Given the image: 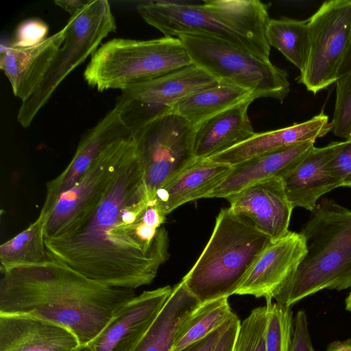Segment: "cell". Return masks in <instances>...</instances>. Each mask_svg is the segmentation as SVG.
Returning a JSON list of instances; mask_svg holds the SVG:
<instances>
[{"mask_svg":"<svg viewBox=\"0 0 351 351\" xmlns=\"http://www.w3.org/2000/svg\"><path fill=\"white\" fill-rule=\"evenodd\" d=\"M152 201L134 136L109 145L49 213V260L110 287L149 285L169 256L166 229L143 219Z\"/></svg>","mask_w":351,"mask_h":351,"instance_id":"6da1fadb","label":"cell"},{"mask_svg":"<svg viewBox=\"0 0 351 351\" xmlns=\"http://www.w3.org/2000/svg\"><path fill=\"white\" fill-rule=\"evenodd\" d=\"M0 314L27 315L70 330L80 345L94 339L136 295L47 260L1 272Z\"/></svg>","mask_w":351,"mask_h":351,"instance_id":"7a4b0ae2","label":"cell"},{"mask_svg":"<svg viewBox=\"0 0 351 351\" xmlns=\"http://www.w3.org/2000/svg\"><path fill=\"white\" fill-rule=\"evenodd\" d=\"M136 10L166 37L195 34L230 43L261 59L269 60L266 37L268 5L258 0H208L199 4L152 1Z\"/></svg>","mask_w":351,"mask_h":351,"instance_id":"3957f363","label":"cell"},{"mask_svg":"<svg viewBox=\"0 0 351 351\" xmlns=\"http://www.w3.org/2000/svg\"><path fill=\"white\" fill-rule=\"evenodd\" d=\"M300 233L306 253L276 302L291 307L323 289L351 288V210L322 198Z\"/></svg>","mask_w":351,"mask_h":351,"instance_id":"277c9868","label":"cell"},{"mask_svg":"<svg viewBox=\"0 0 351 351\" xmlns=\"http://www.w3.org/2000/svg\"><path fill=\"white\" fill-rule=\"evenodd\" d=\"M271 241L229 208H223L202 252L182 280L201 304L229 298Z\"/></svg>","mask_w":351,"mask_h":351,"instance_id":"5b68a950","label":"cell"},{"mask_svg":"<svg viewBox=\"0 0 351 351\" xmlns=\"http://www.w3.org/2000/svg\"><path fill=\"white\" fill-rule=\"evenodd\" d=\"M191 64L178 38H114L101 45L91 56L84 77L98 91L123 90Z\"/></svg>","mask_w":351,"mask_h":351,"instance_id":"8992f818","label":"cell"},{"mask_svg":"<svg viewBox=\"0 0 351 351\" xmlns=\"http://www.w3.org/2000/svg\"><path fill=\"white\" fill-rule=\"evenodd\" d=\"M193 64L221 82L249 90L256 99L282 102L290 92L286 71L230 43L204 36H178Z\"/></svg>","mask_w":351,"mask_h":351,"instance_id":"52a82bcc","label":"cell"},{"mask_svg":"<svg viewBox=\"0 0 351 351\" xmlns=\"http://www.w3.org/2000/svg\"><path fill=\"white\" fill-rule=\"evenodd\" d=\"M117 25L107 0H91L63 27L65 38L33 95L22 101L17 121L28 128L64 78L89 56Z\"/></svg>","mask_w":351,"mask_h":351,"instance_id":"ba28073f","label":"cell"},{"mask_svg":"<svg viewBox=\"0 0 351 351\" xmlns=\"http://www.w3.org/2000/svg\"><path fill=\"white\" fill-rule=\"evenodd\" d=\"M194 132L193 125L172 112L134 132L151 200L160 187L196 160Z\"/></svg>","mask_w":351,"mask_h":351,"instance_id":"9c48e42d","label":"cell"},{"mask_svg":"<svg viewBox=\"0 0 351 351\" xmlns=\"http://www.w3.org/2000/svg\"><path fill=\"white\" fill-rule=\"evenodd\" d=\"M310 43L298 82L314 94L337 82L351 30V0L324 2L308 20Z\"/></svg>","mask_w":351,"mask_h":351,"instance_id":"30bf717a","label":"cell"},{"mask_svg":"<svg viewBox=\"0 0 351 351\" xmlns=\"http://www.w3.org/2000/svg\"><path fill=\"white\" fill-rule=\"evenodd\" d=\"M221 81L195 64L121 90L117 104L134 132L152 121L172 112L185 97L214 86Z\"/></svg>","mask_w":351,"mask_h":351,"instance_id":"8fae6325","label":"cell"},{"mask_svg":"<svg viewBox=\"0 0 351 351\" xmlns=\"http://www.w3.org/2000/svg\"><path fill=\"white\" fill-rule=\"evenodd\" d=\"M226 199L237 217L271 241L289 232L293 208L280 178L256 182Z\"/></svg>","mask_w":351,"mask_h":351,"instance_id":"7c38bea8","label":"cell"},{"mask_svg":"<svg viewBox=\"0 0 351 351\" xmlns=\"http://www.w3.org/2000/svg\"><path fill=\"white\" fill-rule=\"evenodd\" d=\"M306 253L300 232L289 231L265 247L237 289V295L274 299L297 269Z\"/></svg>","mask_w":351,"mask_h":351,"instance_id":"4fadbf2b","label":"cell"},{"mask_svg":"<svg viewBox=\"0 0 351 351\" xmlns=\"http://www.w3.org/2000/svg\"><path fill=\"white\" fill-rule=\"evenodd\" d=\"M172 291H145L125 304L88 345L93 351H134Z\"/></svg>","mask_w":351,"mask_h":351,"instance_id":"5bb4252c","label":"cell"},{"mask_svg":"<svg viewBox=\"0 0 351 351\" xmlns=\"http://www.w3.org/2000/svg\"><path fill=\"white\" fill-rule=\"evenodd\" d=\"M133 136V130L116 104L83 136L73 158L64 171L47 184L46 197L40 212L47 213L59 195L69 190L81 178L91 162L104 149L114 143Z\"/></svg>","mask_w":351,"mask_h":351,"instance_id":"9a60e30c","label":"cell"},{"mask_svg":"<svg viewBox=\"0 0 351 351\" xmlns=\"http://www.w3.org/2000/svg\"><path fill=\"white\" fill-rule=\"evenodd\" d=\"M79 345L73 332L52 322L0 314V351H71Z\"/></svg>","mask_w":351,"mask_h":351,"instance_id":"2e32d148","label":"cell"},{"mask_svg":"<svg viewBox=\"0 0 351 351\" xmlns=\"http://www.w3.org/2000/svg\"><path fill=\"white\" fill-rule=\"evenodd\" d=\"M315 141L284 147L232 166L230 171L207 198H226L269 178H282L293 169L314 147Z\"/></svg>","mask_w":351,"mask_h":351,"instance_id":"e0dca14e","label":"cell"},{"mask_svg":"<svg viewBox=\"0 0 351 351\" xmlns=\"http://www.w3.org/2000/svg\"><path fill=\"white\" fill-rule=\"evenodd\" d=\"M339 143L314 147L293 169L281 178L293 208L300 207L311 212L324 195L341 187L329 168Z\"/></svg>","mask_w":351,"mask_h":351,"instance_id":"ac0fdd59","label":"cell"},{"mask_svg":"<svg viewBox=\"0 0 351 351\" xmlns=\"http://www.w3.org/2000/svg\"><path fill=\"white\" fill-rule=\"evenodd\" d=\"M65 38L60 31L41 43L26 48H1L0 68L8 77L14 95L22 101L36 91Z\"/></svg>","mask_w":351,"mask_h":351,"instance_id":"d6986e66","label":"cell"},{"mask_svg":"<svg viewBox=\"0 0 351 351\" xmlns=\"http://www.w3.org/2000/svg\"><path fill=\"white\" fill-rule=\"evenodd\" d=\"M255 99L252 96L195 127L193 149L196 160L208 159L228 150L256 133L247 114L249 106Z\"/></svg>","mask_w":351,"mask_h":351,"instance_id":"ffe728a7","label":"cell"},{"mask_svg":"<svg viewBox=\"0 0 351 351\" xmlns=\"http://www.w3.org/2000/svg\"><path fill=\"white\" fill-rule=\"evenodd\" d=\"M331 131L323 112L302 123L274 130L255 133L241 144L208 158L232 166L250 158L308 141H315Z\"/></svg>","mask_w":351,"mask_h":351,"instance_id":"44dd1931","label":"cell"},{"mask_svg":"<svg viewBox=\"0 0 351 351\" xmlns=\"http://www.w3.org/2000/svg\"><path fill=\"white\" fill-rule=\"evenodd\" d=\"M231 168L209 159L195 160L160 187L154 199L167 215L186 202L207 198Z\"/></svg>","mask_w":351,"mask_h":351,"instance_id":"7402d4cb","label":"cell"},{"mask_svg":"<svg viewBox=\"0 0 351 351\" xmlns=\"http://www.w3.org/2000/svg\"><path fill=\"white\" fill-rule=\"evenodd\" d=\"M200 304L181 280L172 287L169 298L134 351H171L182 324Z\"/></svg>","mask_w":351,"mask_h":351,"instance_id":"603a6c76","label":"cell"},{"mask_svg":"<svg viewBox=\"0 0 351 351\" xmlns=\"http://www.w3.org/2000/svg\"><path fill=\"white\" fill-rule=\"evenodd\" d=\"M252 96L254 97L247 90L220 82L214 86L199 90L182 99L175 104L172 112L181 116L195 127L208 118Z\"/></svg>","mask_w":351,"mask_h":351,"instance_id":"cb8c5ba5","label":"cell"},{"mask_svg":"<svg viewBox=\"0 0 351 351\" xmlns=\"http://www.w3.org/2000/svg\"><path fill=\"white\" fill-rule=\"evenodd\" d=\"M45 216L40 213L24 230L0 247V271L49 260L44 243Z\"/></svg>","mask_w":351,"mask_h":351,"instance_id":"d4e9b609","label":"cell"},{"mask_svg":"<svg viewBox=\"0 0 351 351\" xmlns=\"http://www.w3.org/2000/svg\"><path fill=\"white\" fill-rule=\"evenodd\" d=\"M267 40L303 71L308 59L310 34L308 20L300 21L282 17L271 19L266 29Z\"/></svg>","mask_w":351,"mask_h":351,"instance_id":"484cf974","label":"cell"},{"mask_svg":"<svg viewBox=\"0 0 351 351\" xmlns=\"http://www.w3.org/2000/svg\"><path fill=\"white\" fill-rule=\"evenodd\" d=\"M235 315L228 298L201 304L182 324L171 351H180L205 337Z\"/></svg>","mask_w":351,"mask_h":351,"instance_id":"4316f807","label":"cell"},{"mask_svg":"<svg viewBox=\"0 0 351 351\" xmlns=\"http://www.w3.org/2000/svg\"><path fill=\"white\" fill-rule=\"evenodd\" d=\"M266 351H290L293 335L291 307L266 300Z\"/></svg>","mask_w":351,"mask_h":351,"instance_id":"83f0119b","label":"cell"},{"mask_svg":"<svg viewBox=\"0 0 351 351\" xmlns=\"http://www.w3.org/2000/svg\"><path fill=\"white\" fill-rule=\"evenodd\" d=\"M266 306L253 309L241 323L233 351H266Z\"/></svg>","mask_w":351,"mask_h":351,"instance_id":"f1b7e54d","label":"cell"},{"mask_svg":"<svg viewBox=\"0 0 351 351\" xmlns=\"http://www.w3.org/2000/svg\"><path fill=\"white\" fill-rule=\"evenodd\" d=\"M331 125L332 133L346 140L351 138V73L339 78Z\"/></svg>","mask_w":351,"mask_h":351,"instance_id":"f546056e","label":"cell"},{"mask_svg":"<svg viewBox=\"0 0 351 351\" xmlns=\"http://www.w3.org/2000/svg\"><path fill=\"white\" fill-rule=\"evenodd\" d=\"M49 27L43 21L32 19L22 22L16 31L13 47L26 48L37 45L47 38Z\"/></svg>","mask_w":351,"mask_h":351,"instance_id":"4dcf8cb0","label":"cell"},{"mask_svg":"<svg viewBox=\"0 0 351 351\" xmlns=\"http://www.w3.org/2000/svg\"><path fill=\"white\" fill-rule=\"evenodd\" d=\"M329 168L341 187L351 188V138L339 141Z\"/></svg>","mask_w":351,"mask_h":351,"instance_id":"1f68e13d","label":"cell"},{"mask_svg":"<svg viewBox=\"0 0 351 351\" xmlns=\"http://www.w3.org/2000/svg\"><path fill=\"white\" fill-rule=\"evenodd\" d=\"M290 351H315L311 339L307 317L303 310L297 313Z\"/></svg>","mask_w":351,"mask_h":351,"instance_id":"d6a6232c","label":"cell"},{"mask_svg":"<svg viewBox=\"0 0 351 351\" xmlns=\"http://www.w3.org/2000/svg\"><path fill=\"white\" fill-rule=\"evenodd\" d=\"M236 315L205 337L186 346L180 351H215L221 337Z\"/></svg>","mask_w":351,"mask_h":351,"instance_id":"836d02e7","label":"cell"},{"mask_svg":"<svg viewBox=\"0 0 351 351\" xmlns=\"http://www.w3.org/2000/svg\"><path fill=\"white\" fill-rule=\"evenodd\" d=\"M240 325L241 322L236 315L221 337L215 351H233Z\"/></svg>","mask_w":351,"mask_h":351,"instance_id":"e575fe53","label":"cell"},{"mask_svg":"<svg viewBox=\"0 0 351 351\" xmlns=\"http://www.w3.org/2000/svg\"><path fill=\"white\" fill-rule=\"evenodd\" d=\"M91 0H58L54 3L73 16L82 11Z\"/></svg>","mask_w":351,"mask_h":351,"instance_id":"d590c367","label":"cell"},{"mask_svg":"<svg viewBox=\"0 0 351 351\" xmlns=\"http://www.w3.org/2000/svg\"><path fill=\"white\" fill-rule=\"evenodd\" d=\"M351 73V30L348 45L338 73V79Z\"/></svg>","mask_w":351,"mask_h":351,"instance_id":"8d00e7d4","label":"cell"},{"mask_svg":"<svg viewBox=\"0 0 351 351\" xmlns=\"http://www.w3.org/2000/svg\"><path fill=\"white\" fill-rule=\"evenodd\" d=\"M325 351H351V338L330 343Z\"/></svg>","mask_w":351,"mask_h":351,"instance_id":"74e56055","label":"cell"},{"mask_svg":"<svg viewBox=\"0 0 351 351\" xmlns=\"http://www.w3.org/2000/svg\"><path fill=\"white\" fill-rule=\"evenodd\" d=\"M71 351H93L88 344L79 345Z\"/></svg>","mask_w":351,"mask_h":351,"instance_id":"f35d334b","label":"cell"},{"mask_svg":"<svg viewBox=\"0 0 351 351\" xmlns=\"http://www.w3.org/2000/svg\"><path fill=\"white\" fill-rule=\"evenodd\" d=\"M346 309L351 312V291L346 299Z\"/></svg>","mask_w":351,"mask_h":351,"instance_id":"ab89813d","label":"cell"}]
</instances>
